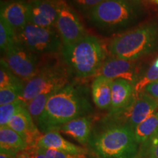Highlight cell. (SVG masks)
<instances>
[{"mask_svg":"<svg viewBox=\"0 0 158 158\" xmlns=\"http://www.w3.org/2000/svg\"><path fill=\"white\" fill-rule=\"evenodd\" d=\"M88 88L85 85L70 82L49 98L37 126L43 134L58 131L63 124L92 113Z\"/></svg>","mask_w":158,"mask_h":158,"instance_id":"1","label":"cell"},{"mask_svg":"<svg viewBox=\"0 0 158 158\" xmlns=\"http://www.w3.org/2000/svg\"><path fill=\"white\" fill-rule=\"evenodd\" d=\"M62 60L71 73L79 78L96 75L106 59V50L98 37L86 35L62 49Z\"/></svg>","mask_w":158,"mask_h":158,"instance_id":"2","label":"cell"},{"mask_svg":"<svg viewBox=\"0 0 158 158\" xmlns=\"http://www.w3.org/2000/svg\"><path fill=\"white\" fill-rule=\"evenodd\" d=\"M140 2L133 0H104L86 15L97 29L114 34L132 25L141 13Z\"/></svg>","mask_w":158,"mask_h":158,"instance_id":"3","label":"cell"},{"mask_svg":"<svg viewBox=\"0 0 158 158\" xmlns=\"http://www.w3.org/2000/svg\"><path fill=\"white\" fill-rule=\"evenodd\" d=\"M134 130L124 124H113L96 134L89 143L94 153L100 158H135L139 147Z\"/></svg>","mask_w":158,"mask_h":158,"instance_id":"4","label":"cell"},{"mask_svg":"<svg viewBox=\"0 0 158 158\" xmlns=\"http://www.w3.org/2000/svg\"><path fill=\"white\" fill-rule=\"evenodd\" d=\"M158 47V26L148 24L115 37L110 43L112 56L136 60L151 54Z\"/></svg>","mask_w":158,"mask_h":158,"instance_id":"5","label":"cell"},{"mask_svg":"<svg viewBox=\"0 0 158 158\" xmlns=\"http://www.w3.org/2000/svg\"><path fill=\"white\" fill-rule=\"evenodd\" d=\"M72 75L64 62L56 61L42 62L38 73L25 83L21 100L27 106V103L39 94L55 93L70 82Z\"/></svg>","mask_w":158,"mask_h":158,"instance_id":"6","label":"cell"},{"mask_svg":"<svg viewBox=\"0 0 158 158\" xmlns=\"http://www.w3.org/2000/svg\"><path fill=\"white\" fill-rule=\"evenodd\" d=\"M15 42L37 56L56 54L63 48L56 28H44L29 23L15 33Z\"/></svg>","mask_w":158,"mask_h":158,"instance_id":"7","label":"cell"},{"mask_svg":"<svg viewBox=\"0 0 158 158\" xmlns=\"http://www.w3.org/2000/svg\"><path fill=\"white\" fill-rule=\"evenodd\" d=\"M2 57L15 76L26 83L40 70L42 62L37 55L27 50L17 42L3 53Z\"/></svg>","mask_w":158,"mask_h":158,"instance_id":"8","label":"cell"},{"mask_svg":"<svg viewBox=\"0 0 158 158\" xmlns=\"http://www.w3.org/2000/svg\"><path fill=\"white\" fill-rule=\"evenodd\" d=\"M56 29L62 39L63 46H68L87 35L78 13L67 3L60 0Z\"/></svg>","mask_w":158,"mask_h":158,"instance_id":"9","label":"cell"},{"mask_svg":"<svg viewBox=\"0 0 158 158\" xmlns=\"http://www.w3.org/2000/svg\"><path fill=\"white\" fill-rule=\"evenodd\" d=\"M103 76L110 80L123 79L135 86L139 80V68L135 60H127L114 56L105 61L96 76Z\"/></svg>","mask_w":158,"mask_h":158,"instance_id":"10","label":"cell"},{"mask_svg":"<svg viewBox=\"0 0 158 158\" xmlns=\"http://www.w3.org/2000/svg\"><path fill=\"white\" fill-rule=\"evenodd\" d=\"M158 110V100L146 92L142 93L135 99L133 103L122 114L125 124L133 130L138 124Z\"/></svg>","mask_w":158,"mask_h":158,"instance_id":"11","label":"cell"},{"mask_svg":"<svg viewBox=\"0 0 158 158\" xmlns=\"http://www.w3.org/2000/svg\"><path fill=\"white\" fill-rule=\"evenodd\" d=\"M60 0H36L29 4V23L44 28H56Z\"/></svg>","mask_w":158,"mask_h":158,"instance_id":"12","label":"cell"},{"mask_svg":"<svg viewBox=\"0 0 158 158\" xmlns=\"http://www.w3.org/2000/svg\"><path fill=\"white\" fill-rule=\"evenodd\" d=\"M29 4L21 0L2 1L0 19L4 20L15 33L29 23Z\"/></svg>","mask_w":158,"mask_h":158,"instance_id":"13","label":"cell"},{"mask_svg":"<svg viewBox=\"0 0 158 158\" xmlns=\"http://www.w3.org/2000/svg\"><path fill=\"white\" fill-rule=\"evenodd\" d=\"M6 126L13 130L26 140L28 143V149L37 147L41 137V132L33 120L27 107L23 108L10 120Z\"/></svg>","mask_w":158,"mask_h":158,"instance_id":"14","label":"cell"},{"mask_svg":"<svg viewBox=\"0 0 158 158\" xmlns=\"http://www.w3.org/2000/svg\"><path fill=\"white\" fill-rule=\"evenodd\" d=\"M135 100L134 86L123 79L114 80L111 88V103L110 113L118 115L123 113Z\"/></svg>","mask_w":158,"mask_h":158,"instance_id":"15","label":"cell"},{"mask_svg":"<svg viewBox=\"0 0 158 158\" xmlns=\"http://www.w3.org/2000/svg\"><path fill=\"white\" fill-rule=\"evenodd\" d=\"M37 147L63 152L71 155H85L87 149L71 143L62 137L58 131H51L43 134L40 138Z\"/></svg>","mask_w":158,"mask_h":158,"instance_id":"16","label":"cell"},{"mask_svg":"<svg viewBox=\"0 0 158 158\" xmlns=\"http://www.w3.org/2000/svg\"><path fill=\"white\" fill-rule=\"evenodd\" d=\"M92 119L89 116L76 118L67 122L59 132L73 138L83 146L89 145L92 133Z\"/></svg>","mask_w":158,"mask_h":158,"instance_id":"17","label":"cell"},{"mask_svg":"<svg viewBox=\"0 0 158 158\" xmlns=\"http://www.w3.org/2000/svg\"><path fill=\"white\" fill-rule=\"evenodd\" d=\"M113 80L103 76H96L92 84V99L99 109H110Z\"/></svg>","mask_w":158,"mask_h":158,"instance_id":"18","label":"cell"},{"mask_svg":"<svg viewBox=\"0 0 158 158\" xmlns=\"http://www.w3.org/2000/svg\"><path fill=\"white\" fill-rule=\"evenodd\" d=\"M0 149L19 153L28 149V143L22 136L7 127H0Z\"/></svg>","mask_w":158,"mask_h":158,"instance_id":"19","label":"cell"},{"mask_svg":"<svg viewBox=\"0 0 158 158\" xmlns=\"http://www.w3.org/2000/svg\"><path fill=\"white\" fill-rule=\"evenodd\" d=\"M158 129V110L147 119L138 124L134 130L135 140L141 145Z\"/></svg>","mask_w":158,"mask_h":158,"instance_id":"20","label":"cell"},{"mask_svg":"<svg viewBox=\"0 0 158 158\" xmlns=\"http://www.w3.org/2000/svg\"><path fill=\"white\" fill-rule=\"evenodd\" d=\"M158 80V58L154 61L147 72L140 77L139 80L134 86L135 99L145 92V89L151 83Z\"/></svg>","mask_w":158,"mask_h":158,"instance_id":"21","label":"cell"},{"mask_svg":"<svg viewBox=\"0 0 158 158\" xmlns=\"http://www.w3.org/2000/svg\"><path fill=\"white\" fill-rule=\"evenodd\" d=\"M54 93H43L35 97L27 105V108L37 124L38 118L44 110L49 98Z\"/></svg>","mask_w":158,"mask_h":158,"instance_id":"22","label":"cell"},{"mask_svg":"<svg viewBox=\"0 0 158 158\" xmlns=\"http://www.w3.org/2000/svg\"><path fill=\"white\" fill-rule=\"evenodd\" d=\"M139 158H158V129L139 147Z\"/></svg>","mask_w":158,"mask_h":158,"instance_id":"23","label":"cell"},{"mask_svg":"<svg viewBox=\"0 0 158 158\" xmlns=\"http://www.w3.org/2000/svg\"><path fill=\"white\" fill-rule=\"evenodd\" d=\"M26 107V105L21 100L0 106V127L7 125L15 114Z\"/></svg>","mask_w":158,"mask_h":158,"instance_id":"24","label":"cell"},{"mask_svg":"<svg viewBox=\"0 0 158 158\" xmlns=\"http://www.w3.org/2000/svg\"><path fill=\"white\" fill-rule=\"evenodd\" d=\"M21 84H25L22 80L13 73L8 65L2 58L0 63V89L7 86H14Z\"/></svg>","mask_w":158,"mask_h":158,"instance_id":"25","label":"cell"},{"mask_svg":"<svg viewBox=\"0 0 158 158\" xmlns=\"http://www.w3.org/2000/svg\"><path fill=\"white\" fill-rule=\"evenodd\" d=\"M24 85L25 84H21L0 89V105L3 106L19 100L23 93Z\"/></svg>","mask_w":158,"mask_h":158,"instance_id":"26","label":"cell"},{"mask_svg":"<svg viewBox=\"0 0 158 158\" xmlns=\"http://www.w3.org/2000/svg\"><path fill=\"white\" fill-rule=\"evenodd\" d=\"M15 43V32L2 19H0V48L5 52Z\"/></svg>","mask_w":158,"mask_h":158,"instance_id":"27","label":"cell"},{"mask_svg":"<svg viewBox=\"0 0 158 158\" xmlns=\"http://www.w3.org/2000/svg\"><path fill=\"white\" fill-rule=\"evenodd\" d=\"M104 0H66L67 3L78 13L86 15Z\"/></svg>","mask_w":158,"mask_h":158,"instance_id":"28","label":"cell"},{"mask_svg":"<svg viewBox=\"0 0 158 158\" xmlns=\"http://www.w3.org/2000/svg\"><path fill=\"white\" fill-rule=\"evenodd\" d=\"M40 148L48 158H86V156L85 155H71L54 149Z\"/></svg>","mask_w":158,"mask_h":158,"instance_id":"29","label":"cell"},{"mask_svg":"<svg viewBox=\"0 0 158 158\" xmlns=\"http://www.w3.org/2000/svg\"><path fill=\"white\" fill-rule=\"evenodd\" d=\"M145 92L158 100V80L148 85L145 89Z\"/></svg>","mask_w":158,"mask_h":158,"instance_id":"30","label":"cell"},{"mask_svg":"<svg viewBox=\"0 0 158 158\" xmlns=\"http://www.w3.org/2000/svg\"><path fill=\"white\" fill-rule=\"evenodd\" d=\"M0 158H16L19 153L14 152L7 151L5 149H0Z\"/></svg>","mask_w":158,"mask_h":158,"instance_id":"31","label":"cell"},{"mask_svg":"<svg viewBox=\"0 0 158 158\" xmlns=\"http://www.w3.org/2000/svg\"><path fill=\"white\" fill-rule=\"evenodd\" d=\"M31 150H32L34 158H48L46 157V155L43 152L42 150L40 149V148L38 147H35L34 149H31Z\"/></svg>","mask_w":158,"mask_h":158,"instance_id":"32","label":"cell"},{"mask_svg":"<svg viewBox=\"0 0 158 158\" xmlns=\"http://www.w3.org/2000/svg\"><path fill=\"white\" fill-rule=\"evenodd\" d=\"M16 158H34L32 150L29 149L21 152L19 153Z\"/></svg>","mask_w":158,"mask_h":158,"instance_id":"33","label":"cell"},{"mask_svg":"<svg viewBox=\"0 0 158 158\" xmlns=\"http://www.w3.org/2000/svg\"><path fill=\"white\" fill-rule=\"evenodd\" d=\"M21 1L26 2H27V3H30V2H31L36 1V0H21Z\"/></svg>","mask_w":158,"mask_h":158,"instance_id":"34","label":"cell"},{"mask_svg":"<svg viewBox=\"0 0 158 158\" xmlns=\"http://www.w3.org/2000/svg\"><path fill=\"white\" fill-rule=\"evenodd\" d=\"M152 1L154 3H155L156 5H158V0H152Z\"/></svg>","mask_w":158,"mask_h":158,"instance_id":"35","label":"cell"},{"mask_svg":"<svg viewBox=\"0 0 158 158\" xmlns=\"http://www.w3.org/2000/svg\"><path fill=\"white\" fill-rule=\"evenodd\" d=\"M133 1H135V2H141V1H143V0H133Z\"/></svg>","mask_w":158,"mask_h":158,"instance_id":"36","label":"cell"},{"mask_svg":"<svg viewBox=\"0 0 158 158\" xmlns=\"http://www.w3.org/2000/svg\"><path fill=\"white\" fill-rule=\"evenodd\" d=\"M135 158H139V157H135Z\"/></svg>","mask_w":158,"mask_h":158,"instance_id":"37","label":"cell"}]
</instances>
